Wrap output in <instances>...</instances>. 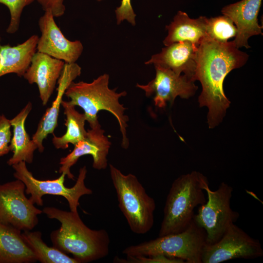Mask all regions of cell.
Instances as JSON below:
<instances>
[{
	"mask_svg": "<svg viewBox=\"0 0 263 263\" xmlns=\"http://www.w3.org/2000/svg\"><path fill=\"white\" fill-rule=\"evenodd\" d=\"M248 58V55L237 48L233 41L222 42L206 36L198 47L195 81L200 82L202 89L198 102L200 107L208 108L209 128L222 122L230 106L224 91L225 77L245 64Z\"/></svg>",
	"mask_w": 263,
	"mask_h": 263,
	"instance_id": "cell-1",
	"label": "cell"
},
{
	"mask_svg": "<svg viewBox=\"0 0 263 263\" xmlns=\"http://www.w3.org/2000/svg\"><path fill=\"white\" fill-rule=\"evenodd\" d=\"M42 210L49 218L56 219L61 224L51 233L53 246L66 254H72L77 263L97 261L109 255L110 239L105 229L90 228L78 212L51 207H44Z\"/></svg>",
	"mask_w": 263,
	"mask_h": 263,
	"instance_id": "cell-2",
	"label": "cell"
},
{
	"mask_svg": "<svg viewBox=\"0 0 263 263\" xmlns=\"http://www.w3.org/2000/svg\"><path fill=\"white\" fill-rule=\"evenodd\" d=\"M109 75L104 74L92 82L73 81L65 92V95L70 99V104L79 106L84 111L86 121L91 128H94L100 125L97 113L104 110L111 113L118 121L122 135L121 146L127 149L129 146V141L127 134L128 127V116L125 114L127 109L119 102L121 97L125 96L126 91L116 92V88L110 89Z\"/></svg>",
	"mask_w": 263,
	"mask_h": 263,
	"instance_id": "cell-3",
	"label": "cell"
},
{
	"mask_svg": "<svg viewBox=\"0 0 263 263\" xmlns=\"http://www.w3.org/2000/svg\"><path fill=\"white\" fill-rule=\"evenodd\" d=\"M208 185L207 177L197 171L174 180L166 198L159 236L178 233L188 228L193 220L195 208L207 201L204 188Z\"/></svg>",
	"mask_w": 263,
	"mask_h": 263,
	"instance_id": "cell-4",
	"label": "cell"
},
{
	"mask_svg": "<svg viewBox=\"0 0 263 263\" xmlns=\"http://www.w3.org/2000/svg\"><path fill=\"white\" fill-rule=\"evenodd\" d=\"M109 168L118 207L131 230L137 234L147 233L153 225L155 200L148 194L135 175L124 174L111 164Z\"/></svg>",
	"mask_w": 263,
	"mask_h": 263,
	"instance_id": "cell-5",
	"label": "cell"
},
{
	"mask_svg": "<svg viewBox=\"0 0 263 263\" xmlns=\"http://www.w3.org/2000/svg\"><path fill=\"white\" fill-rule=\"evenodd\" d=\"M206 244V234L194 219L184 231L169 234L123 249L126 256H157L179 259L187 263H202V251Z\"/></svg>",
	"mask_w": 263,
	"mask_h": 263,
	"instance_id": "cell-6",
	"label": "cell"
},
{
	"mask_svg": "<svg viewBox=\"0 0 263 263\" xmlns=\"http://www.w3.org/2000/svg\"><path fill=\"white\" fill-rule=\"evenodd\" d=\"M12 166L15 170L14 176L24 184L26 188L25 192L27 194H30L29 199L34 204L42 206V197L44 195L61 196L67 201L70 211L77 212L80 197L93 193L92 190L85 184L87 172L85 166L79 169L76 183L71 188L66 187L64 185L66 176L64 173H61L58 178L54 180H40L34 177L28 169L24 161Z\"/></svg>",
	"mask_w": 263,
	"mask_h": 263,
	"instance_id": "cell-7",
	"label": "cell"
},
{
	"mask_svg": "<svg viewBox=\"0 0 263 263\" xmlns=\"http://www.w3.org/2000/svg\"><path fill=\"white\" fill-rule=\"evenodd\" d=\"M204 189L207 199L199 206L193 219L205 230L206 244H211L222 238L229 226L238 220L240 214L231 208V186L222 182L215 190H212L209 185Z\"/></svg>",
	"mask_w": 263,
	"mask_h": 263,
	"instance_id": "cell-8",
	"label": "cell"
},
{
	"mask_svg": "<svg viewBox=\"0 0 263 263\" xmlns=\"http://www.w3.org/2000/svg\"><path fill=\"white\" fill-rule=\"evenodd\" d=\"M25 186L20 180L0 185V222L19 230L30 231L38 224L43 213L25 194Z\"/></svg>",
	"mask_w": 263,
	"mask_h": 263,
	"instance_id": "cell-9",
	"label": "cell"
},
{
	"mask_svg": "<svg viewBox=\"0 0 263 263\" xmlns=\"http://www.w3.org/2000/svg\"><path fill=\"white\" fill-rule=\"evenodd\" d=\"M263 256L259 241L233 223L218 242L211 244H206L201 261L202 263H220L232 259H250Z\"/></svg>",
	"mask_w": 263,
	"mask_h": 263,
	"instance_id": "cell-10",
	"label": "cell"
},
{
	"mask_svg": "<svg viewBox=\"0 0 263 263\" xmlns=\"http://www.w3.org/2000/svg\"><path fill=\"white\" fill-rule=\"evenodd\" d=\"M155 77L147 84L137 83L136 87L143 90L147 97H152L154 105L164 108L169 102L171 105L175 98H188L198 89L194 82L185 75H177L169 69L155 66Z\"/></svg>",
	"mask_w": 263,
	"mask_h": 263,
	"instance_id": "cell-11",
	"label": "cell"
},
{
	"mask_svg": "<svg viewBox=\"0 0 263 263\" xmlns=\"http://www.w3.org/2000/svg\"><path fill=\"white\" fill-rule=\"evenodd\" d=\"M50 11H45L38 21L41 36L37 51L47 54L66 63H75L81 56L83 46L79 40L71 41L64 36L56 24Z\"/></svg>",
	"mask_w": 263,
	"mask_h": 263,
	"instance_id": "cell-12",
	"label": "cell"
},
{
	"mask_svg": "<svg viewBox=\"0 0 263 263\" xmlns=\"http://www.w3.org/2000/svg\"><path fill=\"white\" fill-rule=\"evenodd\" d=\"M111 144L100 124L91 128L87 131L85 138L75 144L74 150L70 153L60 158L59 173H64L69 179L74 180V175L70 169L80 157L86 155L92 156L93 168L97 170L106 169Z\"/></svg>",
	"mask_w": 263,
	"mask_h": 263,
	"instance_id": "cell-13",
	"label": "cell"
},
{
	"mask_svg": "<svg viewBox=\"0 0 263 263\" xmlns=\"http://www.w3.org/2000/svg\"><path fill=\"white\" fill-rule=\"evenodd\" d=\"M262 2V0H241L222 9V14L231 19L236 27L237 34L233 42L237 48H250L248 38L253 36L263 35V26L258 20Z\"/></svg>",
	"mask_w": 263,
	"mask_h": 263,
	"instance_id": "cell-14",
	"label": "cell"
},
{
	"mask_svg": "<svg viewBox=\"0 0 263 263\" xmlns=\"http://www.w3.org/2000/svg\"><path fill=\"white\" fill-rule=\"evenodd\" d=\"M197 48L189 41L175 42L163 48L145 64L168 69L177 75L183 73L195 82Z\"/></svg>",
	"mask_w": 263,
	"mask_h": 263,
	"instance_id": "cell-15",
	"label": "cell"
},
{
	"mask_svg": "<svg viewBox=\"0 0 263 263\" xmlns=\"http://www.w3.org/2000/svg\"><path fill=\"white\" fill-rule=\"evenodd\" d=\"M65 62L47 54L36 51L23 77L38 87L42 104L46 105L60 77Z\"/></svg>",
	"mask_w": 263,
	"mask_h": 263,
	"instance_id": "cell-16",
	"label": "cell"
},
{
	"mask_svg": "<svg viewBox=\"0 0 263 263\" xmlns=\"http://www.w3.org/2000/svg\"><path fill=\"white\" fill-rule=\"evenodd\" d=\"M81 68L76 63H66L58 79L57 94L50 107L48 108L38 126L36 132L32 136V140L37 146L40 152L44 150L43 140L48 135L54 133L57 126L59 109L62 97L70 84L81 74Z\"/></svg>",
	"mask_w": 263,
	"mask_h": 263,
	"instance_id": "cell-17",
	"label": "cell"
},
{
	"mask_svg": "<svg viewBox=\"0 0 263 263\" xmlns=\"http://www.w3.org/2000/svg\"><path fill=\"white\" fill-rule=\"evenodd\" d=\"M207 18L200 16L191 19L188 14L178 11L173 20L166 29L168 35L163 43L165 46L181 41H189L198 47L206 37V24Z\"/></svg>",
	"mask_w": 263,
	"mask_h": 263,
	"instance_id": "cell-18",
	"label": "cell"
},
{
	"mask_svg": "<svg viewBox=\"0 0 263 263\" xmlns=\"http://www.w3.org/2000/svg\"><path fill=\"white\" fill-rule=\"evenodd\" d=\"M38 38L33 35L23 43L12 46L1 44L0 38V77L10 73L23 76L37 51Z\"/></svg>",
	"mask_w": 263,
	"mask_h": 263,
	"instance_id": "cell-19",
	"label": "cell"
},
{
	"mask_svg": "<svg viewBox=\"0 0 263 263\" xmlns=\"http://www.w3.org/2000/svg\"><path fill=\"white\" fill-rule=\"evenodd\" d=\"M37 261L21 231L0 222V263H32Z\"/></svg>",
	"mask_w": 263,
	"mask_h": 263,
	"instance_id": "cell-20",
	"label": "cell"
},
{
	"mask_svg": "<svg viewBox=\"0 0 263 263\" xmlns=\"http://www.w3.org/2000/svg\"><path fill=\"white\" fill-rule=\"evenodd\" d=\"M32 104L28 103L14 118L10 120L13 128V135L10 142L12 156L7 163L12 166L21 161L31 164L34 158L37 146L30 137L25 130V122L32 109Z\"/></svg>",
	"mask_w": 263,
	"mask_h": 263,
	"instance_id": "cell-21",
	"label": "cell"
},
{
	"mask_svg": "<svg viewBox=\"0 0 263 263\" xmlns=\"http://www.w3.org/2000/svg\"><path fill=\"white\" fill-rule=\"evenodd\" d=\"M61 105L66 117L65 125L67 129L65 133L60 137L53 133L52 142L56 148L66 149L69 144L75 145L85 138L87 132L85 128L86 119L84 113H79L68 101L62 100Z\"/></svg>",
	"mask_w": 263,
	"mask_h": 263,
	"instance_id": "cell-22",
	"label": "cell"
},
{
	"mask_svg": "<svg viewBox=\"0 0 263 263\" xmlns=\"http://www.w3.org/2000/svg\"><path fill=\"white\" fill-rule=\"evenodd\" d=\"M22 236L35 254L37 261L41 263H77L73 258L58 249L47 245L39 231H24Z\"/></svg>",
	"mask_w": 263,
	"mask_h": 263,
	"instance_id": "cell-23",
	"label": "cell"
},
{
	"mask_svg": "<svg viewBox=\"0 0 263 263\" xmlns=\"http://www.w3.org/2000/svg\"><path fill=\"white\" fill-rule=\"evenodd\" d=\"M207 37L219 42H225L237 34V28L233 22L223 15L207 18L206 24Z\"/></svg>",
	"mask_w": 263,
	"mask_h": 263,
	"instance_id": "cell-24",
	"label": "cell"
},
{
	"mask_svg": "<svg viewBox=\"0 0 263 263\" xmlns=\"http://www.w3.org/2000/svg\"><path fill=\"white\" fill-rule=\"evenodd\" d=\"M35 0H0V3L5 5L10 14V23L6 29L9 34H14L19 29L20 19L25 7Z\"/></svg>",
	"mask_w": 263,
	"mask_h": 263,
	"instance_id": "cell-25",
	"label": "cell"
},
{
	"mask_svg": "<svg viewBox=\"0 0 263 263\" xmlns=\"http://www.w3.org/2000/svg\"><path fill=\"white\" fill-rule=\"evenodd\" d=\"M126 259L115 257L114 263H183L185 262L181 259L170 258L163 255L157 256H126Z\"/></svg>",
	"mask_w": 263,
	"mask_h": 263,
	"instance_id": "cell-26",
	"label": "cell"
},
{
	"mask_svg": "<svg viewBox=\"0 0 263 263\" xmlns=\"http://www.w3.org/2000/svg\"><path fill=\"white\" fill-rule=\"evenodd\" d=\"M11 127L10 120L3 114L0 115V157L11 151L9 145L12 136Z\"/></svg>",
	"mask_w": 263,
	"mask_h": 263,
	"instance_id": "cell-27",
	"label": "cell"
},
{
	"mask_svg": "<svg viewBox=\"0 0 263 263\" xmlns=\"http://www.w3.org/2000/svg\"><path fill=\"white\" fill-rule=\"evenodd\" d=\"M115 13L117 24L127 20L132 25H135L136 14L132 8L131 0H121L120 5L115 10Z\"/></svg>",
	"mask_w": 263,
	"mask_h": 263,
	"instance_id": "cell-28",
	"label": "cell"
},
{
	"mask_svg": "<svg viewBox=\"0 0 263 263\" xmlns=\"http://www.w3.org/2000/svg\"><path fill=\"white\" fill-rule=\"evenodd\" d=\"M37 0L45 11H50L55 18L60 17L64 14L65 11V6L63 3L64 0Z\"/></svg>",
	"mask_w": 263,
	"mask_h": 263,
	"instance_id": "cell-29",
	"label": "cell"
}]
</instances>
